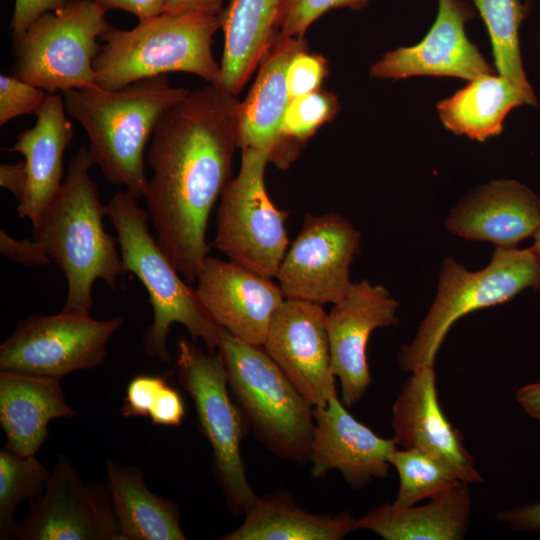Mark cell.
Returning <instances> with one entry per match:
<instances>
[{"label":"cell","instance_id":"obj_20","mask_svg":"<svg viewBox=\"0 0 540 540\" xmlns=\"http://www.w3.org/2000/svg\"><path fill=\"white\" fill-rule=\"evenodd\" d=\"M540 223V199L516 180H496L473 191L446 221L453 234L497 247H517Z\"/></svg>","mask_w":540,"mask_h":540},{"label":"cell","instance_id":"obj_22","mask_svg":"<svg viewBox=\"0 0 540 540\" xmlns=\"http://www.w3.org/2000/svg\"><path fill=\"white\" fill-rule=\"evenodd\" d=\"M64 99L48 94L35 125L17 137L11 151L25 157L27 186L18 203L20 218L34 225L54 200L62 186L63 154L73 138V127L66 117Z\"/></svg>","mask_w":540,"mask_h":540},{"label":"cell","instance_id":"obj_17","mask_svg":"<svg viewBox=\"0 0 540 540\" xmlns=\"http://www.w3.org/2000/svg\"><path fill=\"white\" fill-rule=\"evenodd\" d=\"M476 16L464 0H438L434 24L418 44L384 54L370 69L374 78L444 76L474 80L493 69L469 41L465 24Z\"/></svg>","mask_w":540,"mask_h":540},{"label":"cell","instance_id":"obj_37","mask_svg":"<svg viewBox=\"0 0 540 540\" xmlns=\"http://www.w3.org/2000/svg\"><path fill=\"white\" fill-rule=\"evenodd\" d=\"M0 253L7 259L25 266L49 265L51 259L42 245L33 239L17 240L4 229L0 230Z\"/></svg>","mask_w":540,"mask_h":540},{"label":"cell","instance_id":"obj_43","mask_svg":"<svg viewBox=\"0 0 540 540\" xmlns=\"http://www.w3.org/2000/svg\"><path fill=\"white\" fill-rule=\"evenodd\" d=\"M27 167L25 160L14 164L0 165V186L9 190L14 197L21 201L27 186Z\"/></svg>","mask_w":540,"mask_h":540},{"label":"cell","instance_id":"obj_11","mask_svg":"<svg viewBox=\"0 0 540 540\" xmlns=\"http://www.w3.org/2000/svg\"><path fill=\"white\" fill-rule=\"evenodd\" d=\"M122 317L95 320L60 312L21 319L0 345V370L62 378L104 363Z\"/></svg>","mask_w":540,"mask_h":540},{"label":"cell","instance_id":"obj_4","mask_svg":"<svg viewBox=\"0 0 540 540\" xmlns=\"http://www.w3.org/2000/svg\"><path fill=\"white\" fill-rule=\"evenodd\" d=\"M116 232L125 273L135 275L149 295L153 321L143 333L145 353L162 363L170 361L167 338L172 324H182L193 341L202 340L217 351L220 327L159 246L149 229L150 215L138 198L117 191L105 205Z\"/></svg>","mask_w":540,"mask_h":540},{"label":"cell","instance_id":"obj_18","mask_svg":"<svg viewBox=\"0 0 540 540\" xmlns=\"http://www.w3.org/2000/svg\"><path fill=\"white\" fill-rule=\"evenodd\" d=\"M394 441L400 448H415L436 458L465 484L483 481L459 430L442 411L434 364L412 372L392 406Z\"/></svg>","mask_w":540,"mask_h":540},{"label":"cell","instance_id":"obj_10","mask_svg":"<svg viewBox=\"0 0 540 540\" xmlns=\"http://www.w3.org/2000/svg\"><path fill=\"white\" fill-rule=\"evenodd\" d=\"M241 150L239 173L220 196L213 246L231 261L273 278L289 244L288 213L276 207L266 190L269 154L250 147Z\"/></svg>","mask_w":540,"mask_h":540},{"label":"cell","instance_id":"obj_35","mask_svg":"<svg viewBox=\"0 0 540 540\" xmlns=\"http://www.w3.org/2000/svg\"><path fill=\"white\" fill-rule=\"evenodd\" d=\"M327 75L328 65L324 57L310 53L308 49L299 51L292 58L287 69L290 100L320 89Z\"/></svg>","mask_w":540,"mask_h":540},{"label":"cell","instance_id":"obj_44","mask_svg":"<svg viewBox=\"0 0 540 540\" xmlns=\"http://www.w3.org/2000/svg\"><path fill=\"white\" fill-rule=\"evenodd\" d=\"M516 400L530 417L540 420V382L519 388L516 392Z\"/></svg>","mask_w":540,"mask_h":540},{"label":"cell","instance_id":"obj_27","mask_svg":"<svg viewBox=\"0 0 540 540\" xmlns=\"http://www.w3.org/2000/svg\"><path fill=\"white\" fill-rule=\"evenodd\" d=\"M244 516L222 540H341L357 529L349 512L310 513L282 491L258 496Z\"/></svg>","mask_w":540,"mask_h":540},{"label":"cell","instance_id":"obj_33","mask_svg":"<svg viewBox=\"0 0 540 540\" xmlns=\"http://www.w3.org/2000/svg\"><path fill=\"white\" fill-rule=\"evenodd\" d=\"M370 0H283L277 30L286 36L303 37L310 25L324 13L336 8L359 11Z\"/></svg>","mask_w":540,"mask_h":540},{"label":"cell","instance_id":"obj_13","mask_svg":"<svg viewBox=\"0 0 540 540\" xmlns=\"http://www.w3.org/2000/svg\"><path fill=\"white\" fill-rule=\"evenodd\" d=\"M18 540H119V524L107 485L86 483L60 454L44 492L29 502Z\"/></svg>","mask_w":540,"mask_h":540},{"label":"cell","instance_id":"obj_39","mask_svg":"<svg viewBox=\"0 0 540 540\" xmlns=\"http://www.w3.org/2000/svg\"><path fill=\"white\" fill-rule=\"evenodd\" d=\"M185 417V405L179 391L169 383L161 390L149 418L154 425L172 426L181 425Z\"/></svg>","mask_w":540,"mask_h":540},{"label":"cell","instance_id":"obj_29","mask_svg":"<svg viewBox=\"0 0 540 540\" xmlns=\"http://www.w3.org/2000/svg\"><path fill=\"white\" fill-rule=\"evenodd\" d=\"M490 36L496 68L517 88L535 96L524 71L519 30L531 11L520 0H472Z\"/></svg>","mask_w":540,"mask_h":540},{"label":"cell","instance_id":"obj_26","mask_svg":"<svg viewBox=\"0 0 540 540\" xmlns=\"http://www.w3.org/2000/svg\"><path fill=\"white\" fill-rule=\"evenodd\" d=\"M106 479L119 540L186 539L176 502L151 492L140 468L107 460Z\"/></svg>","mask_w":540,"mask_h":540},{"label":"cell","instance_id":"obj_1","mask_svg":"<svg viewBox=\"0 0 540 540\" xmlns=\"http://www.w3.org/2000/svg\"><path fill=\"white\" fill-rule=\"evenodd\" d=\"M239 107L216 84L189 91L163 113L148 147L143 197L159 246L189 283L210 250L211 210L232 179Z\"/></svg>","mask_w":540,"mask_h":540},{"label":"cell","instance_id":"obj_3","mask_svg":"<svg viewBox=\"0 0 540 540\" xmlns=\"http://www.w3.org/2000/svg\"><path fill=\"white\" fill-rule=\"evenodd\" d=\"M62 93L66 113L86 131L88 151L104 177L143 197L146 145L163 113L189 90L172 87L165 75H158L119 90L94 84Z\"/></svg>","mask_w":540,"mask_h":540},{"label":"cell","instance_id":"obj_36","mask_svg":"<svg viewBox=\"0 0 540 540\" xmlns=\"http://www.w3.org/2000/svg\"><path fill=\"white\" fill-rule=\"evenodd\" d=\"M168 381L161 375L140 374L133 377L123 398L121 413L124 417H149L156 399Z\"/></svg>","mask_w":540,"mask_h":540},{"label":"cell","instance_id":"obj_2","mask_svg":"<svg viewBox=\"0 0 540 540\" xmlns=\"http://www.w3.org/2000/svg\"><path fill=\"white\" fill-rule=\"evenodd\" d=\"M95 165L88 149L80 147L71 158L62 186L33 225V238L67 280L64 313L89 316L94 282L103 280L116 290L125 274L117 238L106 232L105 205L89 174Z\"/></svg>","mask_w":540,"mask_h":540},{"label":"cell","instance_id":"obj_19","mask_svg":"<svg viewBox=\"0 0 540 540\" xmlns=\"http://www.w3.org/2000/svg\"><path fill=\"white\" fill-rule=\"evenodd\" d=\"M315 432L309 462L314 478L337 470L344 481L362 489L373 478L388 475L389 456L397 448L394 439L378 436L356 420L338 393L324 407L314 408Z\"/></svg>","mask_w":540,"mask_h":540},{"label":"cell","instance_id":"obj_24","mask_svg":"<svg viewBox=\"0 0 540 540\" xmlns=\"http://www.w3.org/2000/svg\"><path fill=\"white\" fill-rule=\"evenodd\" d=\"M471 506L468 484L462 483L423 505L400 511L388 504L376 506L357 519V529L386 540H460L468 529Z\"/></svg>","mask_w":540,"mask_h":540},{"label":"cell","instance_id":"obj_41","mask_svg":"<svg viewBox=\"0 0 540 540\" xmlns=\"http://www.w3.org/2000/svg\"><path fill=\"white\" fill-rule=\"evenodd\" d=\"M105 11L122 9L134 14L139 20L163 13L166 0H94Z\"/></svg>","mask_w":540,"mask_h":540},{"label":"cell","instance_id":"obj_34","mask_svg":"<svg viewBox=\"0 0 540 540\" xmlns=\"http://www.w3.org/2000/svg\"><path fill=\"white\" fill-rule=\"evenodd\" d=\"M47 92L16 76L0 75V125L23 115H37Z\"/></svg>","mask_w":540,"mask_h":540},{"label":"cell","instance_id":"obj_30","mask_svg":"<svg viewBox=\"0 0 540 540\" xmlns=\"http://www.w3.org/2000/svg\"><path fill=\"white\" fill-rule=\"evenodd\" d=\"M341 109L337 97L322 88L292 99L282 118L278 143L269 162L285 169L299 155L302 146Z\"/></svg>","mask_w":540,"mask_h":540},{"label":"cell","instance_id":"obj_45","mask_svg":"<svg viewBox=\"0 0 540 540\" xmlns=\"http://www.w3.org/2000/svg\"><path fill=\"white\" fill-rule=\"evenodd\" d=\"M534 238V243H533V248L537 251V253L540 255V223L538 225V227L536 228L533 236Z\"/></svg>","mask_w":540,"mask_h":540},{"label":"cell","instance_id":"obj_7","mask_svg":"<svg viewBox=\"0 0 540 540\" xmlns=\"http://www.w3.org/2000/svg\"><path fill=\"white\" fill-rule=\"evenodd\" d=\"M527 288L540 292V255L533 246L496 247L489 265L475 272L447 258L435 300L413 341L399 351L400 368L413 372L434 364L446 334L459 318L505 303Z\"/></svg>","mask_w":540,"mask_h":540},{"label":"cell","instance_id":"obj_15","mask_svg":"<svg viewBox=\"0 0 540 540\" xmlns=\"http://www.w3.org/2000/svg\"><path fill=\"white\" fill-rule=\"evenodd\" d=\"M398 302L382 285L367 279L353 283L326 316L331 369L339 379L341 401L359 402L371 384L367 345L372 332L399 323Z\"/></svg>","mask_w":540,"mask_h":540},{"label":"cell","instance_id":"obj_32","mask_svg":"<svg viewBox=\"0 0 540 540\" xmlns=\"http://www.w3.org/2000/svg\"><path fill=\"white\" fill-rule=\"evenodd\" d=\"M50 470L36 455L0 450V539L14 538L18 530L16 508L39 497L45 490Z\"/></svg>","mask_w":540,"mask_h":540},{"label":"cell","instance_id":"obj_31","mask_svg":"<svg viewBox=\"0 0 540 540\" xmlns=\"http://www.w3.org/2000/svg\"><path fill=\"white\" fill-rule=\"evenodd\" d=\"M389 463L399 476L396 498L388 503L394 511L434 498L463 483L442 462L415 448H396L389 456Z\"/></svg>","mask_w":540,"mask_h":540},{"label":"cell","instance_id":"obj_28","mask_svg":"<svg viewBox=\"0 0 540 540\" xmlns=\"http://www.w3.org/2000/svg\"><path fill=\"white\" fill-rule=\"evenodd\" d=\"M537 104L530 96L502 76L485 75L470 80L464 88L437 104L444 126L458 135L477 141L498 135L507 114L514 108Z\"/></svg>","mask_w":540,"mask_h":540},{"label":"cell","instance_id":"obj_40","mask_svg":"<svg viewBox=\"0 0 540 540\" xmlns=\"http://www.w3.org/2000/svg\"><path fill=\"white\" fill-rule=\"evenodd\" d=\"M497 518L512 530L540 532V501L501 511Z\"/></svg>","mask_w":540,"mask_h":540},{"label":"cell","instance_id":"obj_38","mask_svg":"<svg viewBox=\"0 0 540 540\" xmlns=\"http://www.w3.org/2000/svg\"><path fill=\"white\" fill-rule=\"evenodd\" d=\"M68 0H15L10 23L14 45L23 37L30 25L43 14L56 11Z\"/></svg>","mask_w":540,"mask_h":540},{"label":"cell","instance_id":"obj_9","mask_svg":"<svg viewBox=\"0 0 540 540\" xmlns=\"http://www.w3.org/2000/svg\"><path fill=\"white\" fill-rule=\"evenodd\" d=\"M94 0H68L40 16L14 45V76L48 94L95 84L96 39L113 27Z\"/></svg>","mask_w":540,"mask_h":540},{"label":"cell","instance_id":"obj_42","mask_svg":"<svg viewBox=\"0 0 540 540\" xmlns=\"http://www.w3.org/2000/svg\"><path fill=\"white\" fill-rule=\"evenodd\" d=\"M226 1L230 0H166L163 12L221 15Z\"/></svg>","mask_w":540,"mask_h":540},{"label":"cell","instance_id":"obj_14","mask_svg":"<svg viewBox=\"0 0 540 540\" xmlns=\"http://www.w3.org/2000/svg\"><path fill=\"white\" fill-rule=\"evenodd\" d=\"M326 316L322 304L285 299L275 313L262 345L314 408L326 406L337 394Z\"/></svg>","mask_w":540,"mask_h":540},{"label":"cell","instance_id":"obj_5","mask_svg":"<svg viewBox=\"0 0 540 540\" xmlns=\"http://www.w3.org/2000/svg\"><path fill=\"white\" fill-rule=\"evenodd\" d=\"M220 15L161 13L130 30L113 28L100 36L93 60L95 85L119 90L138 80L186 72L218 85L220 65L212 54Z\"/></svg>","mask_w":540,"mask_h":540},{"label":"cell","instance_id":"obj_8","mask_svg":"<svg viewBox=\"0 0 540 540\" xmlns=\"http://www.w3.org/2000/svg\"><path fill=\"white\" fill-rule=\"evenodd\" d=\"M177 377L195 407L197 427L212 449V471L229 513L245 515L258 498L248 482L240 447L249 425L228 386L218 351L186 338L177 342Z\"/></svg>","mask_w":540,"mask_h":540},{"label":"cell","instance_id":"obj_23","mask_svg":"<svg viewBox=\"0 0 540 540\" xmlns=\"http://www.w3.org/2000/svg\"><path fill=\"white\" fill-rule=\"evenodd\" d=\"M308 49L303 37L275 32L259 65L255 81L239 107V148H256L270 155L278 140L290 101L287 69L299 51Z\"/></svg>","mask_w":540,"mask_h":540},{"label":"cell","instance_id":"obj_21","mask_svg":"<svg viewBox=\"0 0 540 540\" xmlns=\"http://www.w3.org/2000/svg\"><path fill=\"white\" fill-rule=\"evenodd\" d=\"M77 415L66 400L61 378L0 370V426L6 449L36 455L52 420Z\"/></svg>","mask_w":540,"mask_h":540},{"label":"cell","instance_id":"obj_25","mask_svg":"<svg viewBox=\"0 0 540 540\" xmlns=\"http://www.w3.org/2000/svg\"><path fill=\"white\" fill-rule=\"evenodd\" d=\"M283 0H230L220 15L224 50L218 86L237 96L277 31Z\"/></svg>","mask_w":540,"mask_h":540},{"label":"cell","instance_id":"obj_6","mask_svg":"<svg viewBox=\"0 0 540 540\" xmlns=\"http://www.w3.org/2000/svg\"><path fill=\"white\" fill-rule=\"evenodd\" d=\"M217 351L230 393L256 439L276 457L301 465L309 462L314 407L262 346L244 342L220 327Z\"/></svg>","mask_w":540,"mask_h":540},{"label":"cell","instance_id":"obj_16","mask_svg":"<svg viewBox=\"0 0 540 540\" xmlns=\"http://www.w3.org/2000/svg\"><path fill=\"white\" fill-rule=\"evenodd\" d=\"M197 296L221 328L262 346L271 321L285 300L272 278L233 261L207 256L196 277Z\"/></svg>","mask_w":540,"mask_h":540},{"label":"cell","instance_id":"obj_12","mask_svg":"<svg viewBox=\"0 0 540 540\" xmlns=\"http://www.w3.org/2000/svg\"><path fill=\"white\" fill-rule=\"evenodd\" d=\"M360 232L337 213L306 215L275 275L285 299L335 304L349 292Z\"/></svg>","mask_w":540,"mask_h":540}]
</instances>
